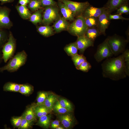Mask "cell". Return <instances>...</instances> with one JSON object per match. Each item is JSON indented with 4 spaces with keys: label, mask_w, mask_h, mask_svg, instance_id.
Here are the masks:
<instances>
[{
    "label": "cell",
    "mask_w": 129,
    "mask_h": 129,
    "mask_svg": "<svg viewBox=\"0 0 129 129\" xmlns=\"http://www.w3.org/2000/svg\"><path fill=\"white\" fill-rule=\"evenodd\" d=\"M124 64L123 53L116 57L107 58L101 64L103 77L114 81L125 78Z\"/></svg>",
    "instance_id": "6da1fadb"
},
{
    "label": "cell",
    "mask_w": 129,
    "mask_h": 129,
    "mask_svg": "<svg viewBox=\"0 0 129 129\" xmlns=\"http://www.w3.org/2000/svg\"><path fill=\"white\" fill-rule=\"evenodd\" d=\"M27 55L24 50L17 53L5 66L0 67V72L6 70L10 72L16 71L27 61Z\"/></svg>",
    "instance_id": "7a4b0ae2"
},
{
    "label": "cell",
    "mask_w": 129,
    "mask_h": 129,
    "mask_svg": "<svg viewBox=\"0 0 129 129\" xmlns=\"http://www.w3.org/2000/svg\"><path fill=\"white\" fill-rule=\"evenodd\" d=\"M106 39L112 51L115 56L124 52L129 42L123 37L116 34L108 36Z\"/></svg>",
    "instance_id": "3957f363"
},
{
    "label": "cell",
    "mask_w": 129,
    "mask_h": 129,
    "mask_svg": "<svg viewBox=\"0 0 129 129\" xmlns=\"http://www.w3.org/2000/svg\"><path fill=\"white\" fill-rule=\"evenodd\" d=\"M88 28L85 23V19L81 15L75 19L69 25L67 29L72 34L78 37L85 35Z\"/></svg>",
    "instance_id": "277c9868"
},
{
    "label": "cell",
    "mask_w": 129,
    "mask_h": 129,
    "mask_svg": "<svg viewBox=\"0 0 129 129\" xmlns=\"http://www.w3.org/2000/svg\"><path fill=\"white\" fill-rule=\"evenodd\" d=\"M16 48V40L12 34L10 32L7 42L2 48V59L6 63L13 56Z\"/></svg>",
    "instance_id": "5b68a950"
},
{
    "label": "cell",
    "mask_w": 129,
    "mask_h": 129,
    "mask_svg": "<svg viewBox=\"0 0 129 129\" xmlns=\"http://www.w3.org/2000/svg\"><path fill=\"white\" fill-rule=\"evenodd\" d=\"M65 4L72 12L75 16H81L86 9L90 5L88 1L80 2L69 0H58Z\"/></svg>",
    "instance_id": "8992f818"
},
{
    "label": "cell",
    "mask_w": 129,
    "mask_h": 129,
    "mask_svg": "<svg viewBox=\"0 0 129 129\" xmlns=\"http://www.w3.org/2000/svg\"><path fill=\"white\" fill-rule=\"evenodd\" d=\"M113 55L106 39L98 46L94 57L96 61L99 63L105 59L111 57Z\"/></svg>",
    "instance_id": "52a82bcc"
},
{
    "label": "cell",
    "mask_w": 129,
    "mask_h": 129,
    "mask_svg": "<svg viewBox=\"0 0 129 129\" xmlns=\"http://www.w3.org/2000/svg\"><path fill=\"white\" fill-rule=\"evenodd\" d=\"M58 9L54 6H46L44 12L42 22L45 24L48 25L59 18Z\"/></svg>",
    "instance_id": "ba28073f"
},
{
    "label": "cell",
    "mask_w": 129,
    "mask_h": 129,
    "mask_svg": "<svg viewBox=\"0 0 129 129\" xmlns=\"http://www.w3.org/2000/svg\"><path fill=\"white\" fill-rule=\"evenodd\" d=\"M70 112L58 115V120L65 129L72 128L77 123L75 117L72 113H70Z\"/></svg>",
    "instance_id": "9c48e42d"
},
{
    "label": "cell",
    "mask_w": 129,
    "mask_h": 129,
    "mask_svg": "<svg viewBox=\"0 0 129 129\" xmlns=\"http://www.w3.org/2000/svg\"><path fill=\"white\" fill-rule=\"evenodd\" d=\"M110 14L105 9L103 13L98 17L97 28L101 34L106 35L105 31L110 24V20L108 16Z\"/></svg>",
    "instance_id": "30bf717a"
},
{
    "label": "cell",
    "mask_w": 129,
    "mask_h": 129,
    "mask_svg": "<svg viewBox=\"0 0 129 129\" xmlns=\"http://www.w3.org/2000/svg\"><path fill=\"white\" fill-rule=\"evenodd\" d=\"M77 37L75 42L80 54H83L85 50L89 47L93 46L94 42L85 35Z\"/></svg>",
    "instance_id": "8fae6325"
},
{
    "label": "cell",
    "mask_w": 129,
    "mask_h": 129,
    "mask_svg": "<svg viewBox=\"0 0 129 129\" xmlns=\"http://www.w3.org/2000/svg\"><path fill=\"white\" fill-rule=\"evenodd\" d=\"M9 10L5 7H0V29L9 28L11 24L9 17Z\"/></svg>",
    "instance_id": "7c38bea8"
},
{
    "label": "cell",
    "mask_w": 129,
    "mask_h": 129,
    "mask_svg": "<svg viewBox=\"0 0 129 129\" xmlns=\"http://www.w3.org/2000/svg\"><path fill=\"white\" fill-rule=\"evenodd\" d=\"M129 0H108L104 7L110 14L120 7L128 5Z\"/></svg>",
    "instance_id": "4fadbf2b"
},
{
    "label": "cell",
    "mask_w": 129,
    "mask_h": 129,
    "mask_svg": "<svg viewBox=\"0 0 129 129\" xmlns=\"http://www.w3.org/2000/svg\"><path fill=\"white\" fill-rule=\"evenodd\" d=\"M105 9L104 6L97 8L90 5L86 9L81 16L84 18L90 17H98Z\"/></svg>",
    "instance_id": "5bb4252c"
},
{
    "label": "cell",
    "mask_w": 129,
    "mask_h": 129,
    "mask_svg": "<svg viewBox=\"0 0 129 129\" xmlns=\"http://www.w3.org/2000/svg\"><path fill=\"white\" fill-rule=\"evenodd\" d=\"M69 24L64 17L59 18L54 23V28L56 32L67 29Z\"/></svg>",
    "instance_id": "9a60e30c"
},
{
    "label": "cell",
    "mask_w": 129,
    "mask_h": 129,
    "mask_svg": "<svg viewBox=\"0 0 129 129\" xmlns=\"http://www.w3.org/2000/svg\"><path fill=\"white\" fill-rule=\"evenodd\" d=\"M58 5L63 17L66 20L71 21L75 20V16L73 13L65 4L59 1Z\"/></svg>",
    "instance_id": "2e32d148"
},
{
    "label": "cell",
    "mask_w": 129,
    "mask_h": 129,
    "mask_svg": "<svg viewBox=\"0 0 129 129\" xmlns=\"http://www.w3.org/2000/svg\"><path fill=\"white\" fill-rule=\"evenodd\" d=\"M35 105H31L27 108L22 115L27 120L34 122L37 120V117L35 111Z\"/></svg>",
    "instance_id": "e0dca14e"
},
{
    "label": "cell",
    "mask_w": 129,
    "mask_h": 129,
    "mask_svg": "<svg viewBox=\"0 0 129 129\" xmlns=\"http://www.w3.org/2000/svg\"><path fill=\"white\" fill-rule=\"evenodd\" d=\"M58 99V97L56 95L53 93H50L43 105L52 112L54 105Z\"/></svg>",
    "instance_id": "ac0fdd59"
},
{
    "label": "cell",
    "mask_w": 129,
    "mask_h": 129,
    "mask_svg": "<svg viewBox=\"0 0 129 129\" xmlns=\"http://www.w3.org/2000/svg\"><path fill=\"white\" fill-rule=\"evenodd\" d=\"M51 114L42 116L39 118L36 124L41 127L45 129H48L50 126Z\"/></svg>",
    "instance_id": "d6986e66"
},
{
    "label": "cell",
    "mask_w": 129,
    "mask_h": 129,
    "mask_svg": "<svg viewBox=\"0 0 129 129\" xmlns=\"http://www.w3.org/2000/svg\"><path fill=\"white\" fill-rule=\"evenodd\" d=\"M35 111L37 117L39 118L42 116L48 115L51 112L43 104H35Z\"/></svg>",
    "instance_id": "ffe728a7"
},
{
    "label": "cell",
    "mask_w": 129,
    "mask_h": 129,
    "mask_svg": "<svg viewBox=\"0 0 129 129\" xmlns=\"http://www.w3.org/2000/svg\"><path fill=\"white\" fill-rule=\"evenodd\" d=\"M16 8L20 16L22 18L25 19L29 18L31 14L26 5L16 6Z\"/></svg>",
    "instance_id": "44dd1931"
},
{
    "label": "cell",
    "mask_w": 129,
    "mask_h": 129,
    "mask_svg": "<svg viewBox=\"0 0 129 129\" xmlns=\"http://www.w3.org/2000/svg\"><path fill=\"white\" fill-rule=\"evenodd\" d=\"M100 35V33L97 28H87L85 36L94 42L96 38Z\"/></svg>",
    "instance_id": "7402d4cb"
},
{
    "label": "cell",
    "mask_w": 129,
    "mask_h": 129,
    "mask_svg": "<svg viewBox=\"0 0 129 129\" xmlns=\"http://www.w3.org/2000/svg\"><path fill=\"white\" fill-rule=\"evenodd\" d=\"M21 85L15 83L8 82L4 85L3 90L6 91L19 92Z\"/></svg>",
    "instance_id": "603a6c76"
},
{
    "label": "cell",
    "mask_w": 129,
    "mask_h": 129,
    "mask_svg": "<svg viewBox=\"0 0 129 129\" xmlns=\"http://www.w3.org/2000/svg\"><path fill=\"white\" fill-rule=\"evenodd\" d=\"M64 50L67 55L71 57L78 54V50L75 42L66 45Z\"/></svg>",
    "instance_id": "cb8c5ba5"
},
{
    "label": "cell",
    "mask_w": 129,
    "mask_h": 129,
    "mask_svg": "<svg viewBox=\"0 0 129 129\" xmlns=\"http://www.w3.org/2000/svg\"><path fill=\"white\" fill-rule=\"evenodd\" d=\"M53 30L52 27L48 25L39 27L37 28L38 32L41 34L45 37H49L53 35Z\"/></svg>",
    "instance_id": "d4e9b609"
},
{
    "label": "cell",
    "mask_w": 129,
    "mask_h": 129,
    "mask_svg": "<svg viewBox=\"0 0 129 129\" xmlns=\"http://www.w3.org/2000/svg\"><path fill=\"white\" fill-rule=\"evenodd\" d=\"M42 10H38L31 14L29 18L30 21L35 25L42 22Z\"/></svg>",
    "instance_id": "484cf974"
},
{
    "label": "cell",
    "mask_w": 129,
    "mask_h": 129,
    "mask_svg": "<svg viewBox=\"0 0 129 129\" xmlns=\"http://www.w3.org/2000/svg\"><path fill=\"white\" fill-rule=\"evenodd\" d=\"M33 87L32 85L25 84H21L19 92L22 94L27 95L31 94L33 92Z\"/></svg>",
    "instance_id": "4316f807"
},
{
    "label": "cell",
    "mask_w": 129,
    "mask_h": 129,
    "mask_svg": "<svg viewBox=\"0 0 129 129\" xmlns=\"http://www.w3.org/2000/svg\"><path fill=\"white\" fill-rule=\"evenodd\" d=\"M71 57L75 67H77L82 63L86 60V57L83 54L79 55L77 54Z\"/></svg>",
    "instance_id": "83f0119b"
},
{
    "label": "cell",
    "mask_w": 129,
    "mask_h": 129,
    "mask_svg": "<svg viewBox=\"0 0 129 129\" xmlns=\"http://www.w3.org/2000/svg\"><path fill=\"white\" fill-rule=\"evenodd\" d=\"M85 19L86 24L88 28L97 27L98 17H90Z\"/></svg>",
    "instance_id": "f1b7e54d"
},
{
    "label": "cell",
    "mask_w": 129,
    "mask_h": 129,
    "mask_svg": "<svg viewBox=\"0 0 129 129\" xmlns=\"http://www.w3.org/2000/svg\"><path fill=\"white\" fill-rule=\"evenodd\" d=\"M53 110L58 114H64L70 112L61 106L59 103L58 99L54 105Z\"/></svg>",
    "instance_id": "f546056e"
},
{
    "label": "cell",
    "mask_w": 129,
    "mask_h": 129,
    "mask_svg": "<svg viewBox=\"0 0 129 129\" xmlns=\"http://www.w3.org/2000/svg\"><path fill=\"white\" fill-rule=\"evenodd\" d=\"M58 100L60 104L62 107L70 112L73 111L74 109L73 105L67 99L61 98Z\"/></svg>",
    "instance_id": "4dcf8cb0"
},
{
    "label": "cell",
    "mask_w": 129,
    "mask_h": 129,
    "mask_svg": "<svg viewBox=\"0 0 129 129\" xmlns=\"http://www.w3.org/2000/svg\"><path fill=\"white\" fill-rule=\"evenodd\" d=\"M49 92L42 91L39 92L38 94L37 98V105L43 104L48 95Z\"/></svg>",
    "instance_id": "1f68e13d"
},
{
    "label": "cell",
    "mask_w": 129,
    "mask_h": 129,
    "mask_svg": "<svg viewBox=\"0 0 129 129\" xmlns=\"http://www.w3.org/2000/svg\"><path fill=\"white\" fill-rule=\"evenodd\" d=\"M9 36L3 29H0V49L7 41Z\"/></svg>",
    "instance_id": "d6a6232c"
},
{
    "label": "cell",
    "mask_w": 129,
    "mask_h": 129,
    "mask_svg": "<svg viewBox=\"0 0 129 129\" xmlns=\"http://www.w3.org/2000/svg\"><path fill=\"white\" fill-rule=\"evenodd\" d=\"M41 3L39 0H31L28 5V8L33 11L38 10L41 7Z\"/></svg>",
    "instance_id": "836d02e7"
},
{
    "label": "cell",
    "mask_w": 129,
    "mask_h": 129,
    "mask_svg": "<svg viewBox=\"0 0 129 129\" xmlns=\"http://www.w3.org/2000/svg\"><path fill=\"white\" fill-rule=\"evenodd\" d=\"M91 68V64L87 60L83 62L78 66L76 67L77 69L85 72H88Z\"/></svg>",
    "instance_id": "e575fe53"
},
{
    "label": "cell",
    "mask_w": 129,
    "mask_h": 129,
    "mask_svg": "<svg viewBox=\"0 0 129 129\" xmlns=\"http://www.w3.org/2000/svg\"><path fill=\"white\" fill-rule=\"evenodd\" d=\"M33 122L25 119L22 116L21 125L19 128L20 129H28L32 128Z\"/></svg>",
    "instance_id": "d590c367"
},
{
    "label": "cell",
    "mask_w": 129,
    "mask_h": 129,
    "mask_svg": "<svg viewBox=\"0 0 129 129\" xmlns=\"http://www.w3.org/2000/svg\"><path fill=\"white\" fill-rule=\"evenodd\" d=\"M22 119V115L20 116L12 117L11 120L12 125L14 127L19 128L21 125Z\"/></svg>",
    "instance_id": "8d00e7d4"
},
{
    "label": "cell",
    "mask_w": 129,
    "mask_h": 129,
    "mask_svg": "<svg viewBox=\"0 0 129 129\" xmlns=\"http://www.w3.org/2000/svg\"><path fill=\"white\" fill-rule=\"evenodd\" d=\"M109 19L110 20L120 19L122 20H129V18H124L123 17L122 14H116L115 15H112L111 14H109L108 16Z\"/></svg>",
    "instance_id": "74e56055"
},
{
    "label": "cell",
    "mask_w": 129,
    "mask_h": 129,
    "mask_svg": "<svg viewBox=\"0 0 129 129\" xmlns=\"http://www.w3.org/2000/svg\"><path fill=\"white\" fill-rule=\"evenodd\" d=\"M41 6H54L56 2L53 0H40Z\"/></svg>",
    "instance_id": "f35d334b"
},
{
    "label": "cell",
    "mask_w": 129,
    "mask_h": 129,
    "mask_svg": "<svg viewBox=\"0 0 129 129\" xmlns=\"http://www.w3.org/2000/svg\"><path fill=\"white\" fill-rule=\"evenodd\" d=\"M60 122L59 120H56L50 123V126L51 128L56 129V128L60 125Z\"/></svg>",
    "instance_id": "ab89813d"
},
{
    "label": "cell",
    "mask_w": 129,
    "mask_h": 129,
    "mask_svg": "<svg viewBox=\"0 0 129 129\" xmlns=\"http://www.w3.org/2000/svg\"><path fill=\"white\" fill-rule=\"evenodd\" d=\"M128 9H129L128 5H123L117 9V11L116 13L121 14V13L123 11Z\"/></svg>",
    "instance_id": "60d3db41"
},
{
    "label": "cell",
    "mask_w": 129,
    "mask_h": 129,
    "mask_svg": "<svg viewBox=\"0 0 129 129\" xmlns=\"http://www.w3.org/2000/svg\"><path fill=\"white\" fill-rule=\"evenodd\" d=\"M125 62V61H124ZM124 71L127 76H129V61L125 62Z\"/></svg>",
    "instance_id": "b9f144b4"
},
{
    "label": "cell",
    "mask_w": 129,
    "mask_h": 129,
    "mask_svg": "<svg viewBox=\"0 0 129 129\" xmlns=\"http://www.w3.org/2000/svg\"><path fill=\"white\" fill-rule=\"evenodd\" d=\"M123 53L124 55V61H129V50L125 49Z\"/></svg>",
    "instance_id": "7bdbcfd3"
},
{
    "label": "cell",
    "mask_w": 129,
    "mask_h": 129,
    "mask_svg": "<svg viewBox=\"0 0 129 129\" xmlns=\"http://www.w3.org/2000/svg\"><path fill=\"white\" fill-rule=\"evenodd\" d=\"M31 0H19L18 3L21 5H26L30 2Z\"/></svg>",
    "instance_id": "ee69618b"
},
{
    "label": "cell",
    "mask_w": 129,
    "mask_h": 129,
    "mask_svg": "<svg viewBox=\"0 0 129 129\" xmlns=\"http://www.w3.org/2000/svg\"><path fill=\"white\" fill-rule=\"evenodd\" d=\"M13 0H0L1 5L6 3L12 2Z\"/></svg>",
    "instance_id": "f6af8a7d"
},
{
    "label": "cell",
    "mask_w": 129,
    "mask_h": 129,
    "mask_svg": "<svg viewBox=\"0 0 129 129\" xmlns=\"http://www.w3.org/2000/svg\"><path fill=\"white\" fill-rule=\"evenodd\" d=\"M65 128L63 126H60V125L56 129H64Z\"/></svg>",
    "instance_id": "bcb514c9"
},
{
    "label": "cell",
    "mask_w": 129,
    "mask_h": 129,
    "mask_svg": "<svg viewBox=\"0 0 129 129\" xmlns=\"http://www.w3.org/2000/svg\"><path fill=\"white\" fill-rule=\"evenodd\" d=\"M2 55H1L0 54V64L1 63V59H2Z\"/></svg>",
    "instance_id": "7dc6e473"
}]
</instances>
